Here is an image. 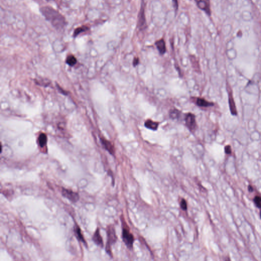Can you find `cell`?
I'll list each match as a JSON object with an SVG mask.
<instances>
[{
  "label": "cell",
  "mask_w": 261,
  "mask_h": 261,
  "mask_svg": "<svg viewBox=\"0 0 261 261\" xmlns=\"http://www.w3.org/2000/svg\"><path fill=\"white\" fill-rule=\"evenodd\" d=\"M254 202L258 207L261 208V198L260 196H256L254 198Z\"/></svg>",
  "instance_id": "d6986e66"
},
{
  "label": "cell",
  "mask_w": 261,
  "mask_h": 261,
  "mask_svg": "<svg viewBox=\"0 0 261 261\" xmlns=\"http://www.w3.org/2000/svg\"><path fill=\"white\" fill-rule=\"evenodd\" d=\"M139 63V59L138 58H135L133 60V64L134 67H136Z\"/></svg>",
  "instance_id": "7402d4cb"
},
{
  "label": "cell",
  "mask_w": 261,
  "mask_h": 261,
  "mask_svg": "<svg viewBox=\"0 0 261 261\" xmlns=\"http://www.w3.org/2000/svg\"><path fill=\"white\" fill-rule=\"evenodd\" d=\"M249 191H250V192L253 191V189L251 186L249 187Z\"/></svg>",
  "instance_id": "cb8c5ba5"
},
{
  "label": "cell",
  "mask_w": 261,
  "mask_h": 261,
  "mask_svg": "<svg viewBox=\"0 0 261 261\" xmlns=\"http://www.w3.org/2000/svg\"><path fill=\"white\" fill-rule=\"evenodd\" d=\"M40 12L44 18L57 30H62L67 24L65 17L60 13L50 6L40 8Z\"/></svg>",
  "instance_id": "6da1fadb"
},
{
  "label": "cell",
  "mask_w": 261,
  "mask_h": 261,
  "mask_svg": "<svg viewBox=\"0 0 261 261\" xmlns=\"http://www.w3.org/2000/svg\"><path fill=\"white\" fill-rule=\"evenodd\" d=\"M77 60L76 57L73 55H69L67 58L66 62L70 66H73L76 64Z\"/></svg>",
  "instance_id": "e0dca14e"
},
{
  "label": "cell",
  "mask_w": 261,
  "mask_h": 261,
  "mask_svg": "<svg viewBox=\"0 0 261 261\" xmlns=\"http://www.w3.org/2000/svg\"><path fill=\"white\" fill-rule=\"evenodd\" d=\"M92 240L95 242V244H96L97 245L100 246V247H103V240L102 236L100 235V231L99 228H97L95 231V234L92 237Z\"/></svg>",
  "instance_id": "ba28073f"
},
{
  "label": "cell",
  "mask_w": 261,
  "mask_h": 261,
  "mask_svg": "<svg viewBox=\"0 0 261 261\" xmlns=\"http://www.w3.org/2000/svg\"><path fill=\"white\" fill-rule=\"evenodd\" d=\"M122 238L126 246L129 249H132L134 243V237L133 234L130 233L129 230L125 227L123 229Z\"/></svg>",
  "instance_id": "277c9868"
},
{
  "label": "cell",
  "mask_w": 261,
  "mask_h": 261,
  "mask_svg": "<svg viewBox=\"0 0 261 261\" xmlns=\"http://www.w3.org/2000/svg\"><path fill=\"white\" fill-rule=\"evenodd\" d=\"M73 230L75 232V236L79 240V241L81 242L82 243H83L84 245L85 246H87V244L86 243V240L84 238V236L82 235L81 233V230L80 228L79 227L78 225H75L73 228Z\"/></svg>",
  "instance_id": "30bf717a"
},
{
  "label": "cell",
  "mask_w": 261,
  "mask_h": 261,
  "mask_svg": "<svg viewBox=\"0 0 261 261\" xmlns=\"http://www.w3.org/2000/svg\"><path fill=\"white\" fill-rule=\"evenodd\" d=\"M229 104H230V107L231 111L232 114L236 115L237 114V111H236V106L235 105L234 102V100H233V97H231V96H230L229 97Z\"/></svg>",
  "instance_id": "2e32d148"
},
{
  "label": "cell",
  "mask_w": 261,
  "mask_h": 261,
  "mask_svg": "<svg viewBox=\"0 0 261 261\" xmlns=\"http://www.w3.org/2000/svg\"><path fill=\"white\" fill-rule=\"evenodd\" d=\"M180 205H181V207L182 210L184 211L187 210V204L186 201L185 199H182V200H181Z\"/></svg>",
  "instance_id": "ffe728a7"
},
{
  "label": "cell",
  "mask_w": 261,
  "mask_h": 261,
  "mask_svg": "<svg viewBox=\"0 0 261 261\" xmlns=\"http://www.w3.org/2000/svg\"><path fill=\"white\" fill-rule=\"evenodd\" d=\"M225 151L227 154H230L231 153V148L230 146H227L225 147Z\"/></svg>",
  "instance_id": "603a6c76"
},
{
  "label": "cell",
  "mask_w": 261,
  "mask_h": 261,
  "mask_svg": "<svg viewBox=\"0 0 261 261\" xmlns=\"http://www.w3.org/2000/svg\"><path fill=\"white\" fill-rule=\"evenodd\" d=\"M157 47L158 51L159 52L160 54L161 55H164L166 52V44L164 39H160L158 40L155 43Z\"/></svg>",
  "instance_id": "8fae6325"
},
{
  "label": "cell",
  "mask_w": 261,
  "mask_h": 261,
  "mask_svg": "<svg viewBox=\"0 0 261 261\" xmlns=\"http://www.w3.org/2000/svg\"><path fill=\"white\" fill-rule=\"evenodd\" d=\"M38 144L41 147H44L46 146L47 143V135L44 133L40 134L38 138Z\"/></svg>",
  "instance_id": "9a60e30c"
},
{
  "label": "cell",
  "mask_w": 261,
  "mask_h": 261,
  "mask_svg": "<svg viewBox=\"0 0 261 261\" xmlns=\"http://www.w3.org/2000/svg\"><path fill=\"white\" fill-rule=\"evenodd\" d=\"M172 1L174 9H175V11L176 13V12H178V9H179V0H172Z\"/></svg>",
  "instance_id": "44dd1931"
},
{
  "label": "cell",
  "mask_w": 261,
  "mask_h": 261,
  "mask_svg": "<svg viewBox=\"0 0 261 261\" xmlns=\"http://www.w3.org/2000/svg\"><path fill=\"white\" fill-rule=\"evenodd\" d=\"M194 1L198 8L205 12L207 16H211V0H194Z\"/></svg>",
  "instance_id": "8992f818"
},
{
  "label": "cell",
  "mask_w": 261,
  "mask_h": 261,
  "mask_svg": "<svg viewBox=\"0 0 261 261\" xmlns=\"http://www.w3.org/2000/svg\"><path fill=\"white\" fill-rule=\"evenodd\" d=\"M144 126L150 130L156 131L158 129L159 127V123L157 122H154L151 119L147 120L144 123Z\"/></svg>",
  "instance_id": "7c38bea8"
},
{
  "label": "cell",
  "mask_w": 261,
  "mask_h": 261,
  "mask_svg": "<svg viewBox=\"0 0 261 261\" xmlns=\"http://www.w3.org/2000/svg\"><path fill=\"white\" fill-rule=\"evenodd\" d=\"M100 140H101V142H102L103 147H104V148L111 155H114L115 154V148L113 144H112V143L110 141H108L107 140L105 139L104 138H101Z\"/></svg>",
  "instance_id": "9c48e42d"
},
{
  "label": "cell",
  "mask_w": 261,
  "mask_h": 261,
  "mask_svg": "<svg viewBox=\"0 0 261 261\" xmlns=\"http://www.w3.org/2000/svg\"></svg>",
  "instance_id": "d4e9b609"
},
{
  "label": "cell",
  "mask_w": 261,
  "mask_h": 261,
  "mask_svg": "<svg viewBox=\"0 0 261 261\" xmlns=\"http://www.w3.org/2000/svg\"><path fill=\"white\" fill-rule=\"evenodd\" d=\"M89 29V27H87V26H82L78 27L73 32V36L74 37H76L77 36L79 35L82 33L85 32Z\"/></svg>",
  "instance_id": "5bb4252c"
},
{
  "label": "cell",
  "mask_w": 261,
  "mask_h": 261,
  "mask_svg": "<svg viewBox=\"0 0 261 261\" xmlns=\"http://www.w3.org/2000/svg\"><path fill=\"white\" fill-rule=\"evenodd\" d=\"M144 6L145 4L144 3V0H142L137 19V27L140 31L145 30L147 27Z\"/></svg>",
  "instance_id": "3957f363"
},
{
  "label": "cell",
  "mask_w": 261,
  "mask_h": 261,
  "mask_svg": "<svg viewBox=\"0 0 261 261\" xmlns=\"http://www.w3.org/2000/svg\"><path fill=\"white\" fill-rule=\"evenodd\" d=\"M62 196L70 200L73 203H76L79 201L80 199V195L77 192H74L70 189L62 188L61 191Z\"/></svg>",
  "instance_id": "5b68a950"
},
{
  "label": "cell",
  "mask_w": 261,
  "mask_h": 261,
  "mask_svg": "<svg viewBox=\"0 0 261 261\" xmlns=\"http://www.w3.org/2000/svg\"><path fill=\"white\" fill-rule=\"evenodd\" d=\"M108 241L106 244V250L108 254L112 257V252L111 246L114 244L117 240V236L116 235L114 227L112 226H109L107 229Z\"/></svg>",
  "instance_id": "7a4b0ae2"
},
{
  "label": "cell",
  "mask_w": 261,
  "mask_h": 261,
  "mask_svg": "<svg viewBox=\"0 0 261 261\" xmlns=\"http://www.w3.org/2000/svg\"><path fill=\"white\" fill-rule=\"evenodd\" d=\"M186 126L191 132H193L197 128L195 116L193 114L189 113L187 114L185 118Z\"/></svg>",
  "instance_id": "52a82bcc"
},
{
  "label": "cell",
  "mask_w": 261,
  "mask_h": 261,
  "mask_svg": "<svg viewBox=\"0 0 261 261\" xmlns=\"http://www.w3.org/2000/svg\"><path fill=\"white\" fill-rule=\"evenodd\" d=\"M180 114H181V112H179L177 109H172V110H171L170 111V117L171 119H178L179 117Z\"/></svg>",
  "instance_id": "ac0fdd59"
},
{
  "label": "cell",
  "mask_w": 261,
  "mask_h": 261,
  "mask_svg": "<svg viewBox=\"0 0 261 261\" xmlns=\"http://www.w3.org/2000/svg\"><path fill=\"white\" fill-rule=\"evenodd\" d=\"M196 105L201 107H207L213 106V103L208 102L203 98H198L196 100Z\"/></svg>",
  "instance_id": "4fadbf2b"
}]
</instances>
